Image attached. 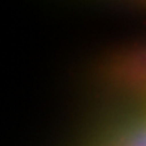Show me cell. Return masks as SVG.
I'll list each match as a JSON object with an SVG mask.
<instances>
[{
	"instance_id": "cell-1",
	"label": "cell",
	"mask_w": 146,
	"mask_h": 146,
	"mask_svg": "<svg viewBox=\"0 0 146 146\" xmlns=\"http://www.w3.org/2000/svg\"><path fill=\"white\" fill-rule=\"evenodd\" d=\"M118 146H146V122L131 130Z\"/></svg>"
}]
</instances>
